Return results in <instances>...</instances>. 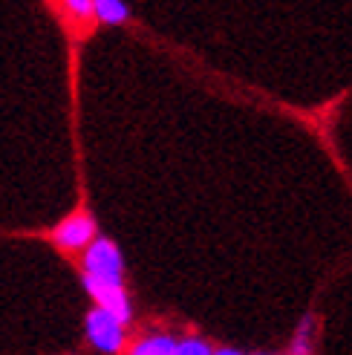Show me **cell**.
Returning <instances> with one entry per match:
<instances>
[{
  "label": "cell",
  "instance_id": "cell-1",
  "mask_svg": "<svg viewBox=\"0 0 352 355\" xmlns=\"http://www.w3.org/2000/svg\"><path fill=\"white\" fill-rule=\"evenodd\" d=\"M84 335L98 352H121L127 338V324L104 306H93L84 315Z\"/></svg>",
  "mask_w": 352,
  "mask_h": 355
},
{
  "label": "cell",
  "instance_id": "cell-2",
  "mask_svg": "<svg viewBox=\"0 0 352 355\" xmlns=\"http://www.w3.org/2000/svg\"><path fill=\"white\" fill-rule=\"evenodd\" d=\"M81 269H84V275H93L101 280H125V254H121L116 240L98 234L84 248Z\"/></svg>",
  "mask_w": 352,
  "mask_h": 355
},
{
  "label": "cell",
  "instance_id": "cell-3",
  "mask_svg": "<svg viewBox=\"0 0 352 355\" xmlns=\"http://www.w3.org/2000/svg\"><path fill=\"white\" fill-rule=\"evenodd\" d=\"M96 237H98V223L87 208H76L73 214L64 217L49 232V240L55 243L61 252H84Z\"/></svg>",
  "mask_w": 352,
  "mask_h": 355
},
{
  "label": "cell",
  "instance_id": "cell-4",
  "mask_svg": "<svg viewBox=\"0 0 352 355\" xmlns=\"http://www.w3.org/2000/svg\"><path fill=\"white\" fill-rule=\"evenodd\" d=\"M81 280H84V292L90 295L98 306L118 315L127 327L133 324V304H130L125 280H101V277H93V275H84Z\"/></svg>",
  "mask_w": 352,
  "mask_h": 355
},
{
  "label": "cell",
  "instance_id": "cell-5",
  "mask_svg": "<svg viewBox=\"0 0 352 355\" xmlns=\"http://www.w3.org/2000/svg\"><path fill=\"white\" fill-rule=\"evenodd\" d=\"M133 355H176V338L168 332H153L130 347Z\"/></svg>",
  "mask_w": 352,
  "mask_h": 355
},
{
  "label": "cell",
  "instance_id": "cell-6",
  "mask_svg": "<svg viewBox=\"0 0 352 355\" xmlns=\"http://www.w3.org/2000/svg\"><path fill=\"white\" fill-rule=\"evenodd\" d=\"M96 9V21H101L104 26H118L130 21V6L125 0H93Z\"/></svg>",
  "mask_w": 352,
  "mask_h": 355
},
{
  "label": "cell",
  "instance_id": "cell-7",
  "mask_svg": "<svg viewBox=\"0 0 352 355\" xmlns=\"http://www.w3.org/2000/svg\"><path fill=\"white\" fill-rule=\"evenodd\" d=\"M312 338H315V315L306 312L301 318V324L294 327V335H292V341H289V352H294V355L312 352Z\"/></svg>",
  "mask_w": 352,
  "mask_h": 355
},
{
  "label": "cell",
  "instance_id": "cell-8",
  "mask_svg": "<svg viewBox=\"0 0 352 355\" xmlns=\"http://www.w3.org/2000/svg\"><path fill=\"white\" fill-rule=\"evenodd\" d=\"M217 347L208 344L197 335H185V338H176V355H214Z\"/></svg>",
  "mask_w": 352,
  "mask_h": 355
},
{
  "label": "cell",
  "instance_id": "cell-9",
  "mask_svg": "<svg viewBox=\"0 0 352 355\" xmlns=\"http://www.w3.org/2000/svg\"><path fill=\"white\" fill-rule=\"evenodd\" d=\"M64 9L76 17L81 24H90L96 21V9H93V0H61Z\"/></svg>",
  "mask_w": 352,
  "mask_h": 355
}]
</instances>
